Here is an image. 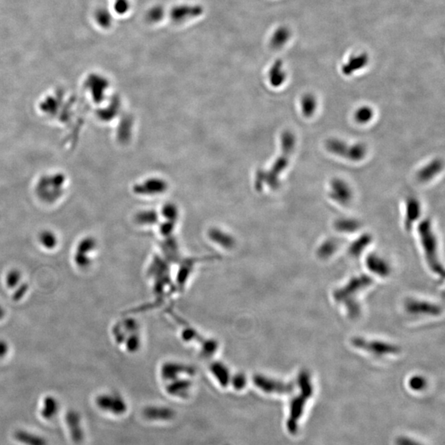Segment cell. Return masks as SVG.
<instances>
[{"mask_svg":"<svg viewBox=\"0 0 445 445\" xmlns=\"http://www.w3.org/2000/svg\"><path fill=\"white\" fill-rule=\"evenodd\" d=\"M372 283L373 280L370 277L366 275H361L351 279L344 287L338 289L334 293L335 301L343 303L347 307L350 318L354 319L360 315V305L356 301V295L362 290L372 285Z\"/></svg>","mask_w":445,"mask_h":445,"instance_id":"cell-1","label":"cell"},{"mask_svg":"<svg viewBox=\"0 0 445 445\" xmlns=\"http://www.w3.org/2000/svg\"><path fill=\"white\" fill-rule=\"evenodd\" d=\"M298 384L300 387L301 392L291 401L290 418L288 419L286 424L289 432L293 434H296L298 431V421L303 415L306 401L310 399L314 393L310 375L306 372H302L299 374Z\"/></svg>","mask_w":445,"mask_h":445,"instance_id":"cell-2","label":"cell"},{"mask_svg":"<svg viewBox=\"0 0 445 445\" xmlns=\"http://www.w3.org/2000/svg\"><path fill=\"white\" fill-rule=\"evenodd\" d=\"M419 233L428 265L434 273L443 276V266L439 262L437 254L436 237L433 232L430 220H426L421 222L419 225Z\"/></svg>","mask_w":445,"mask_h":445,"instance_id":"cell-3","label":"cell"},{"mask_svg":"<svg viewBox=\"0 0 445 445\" xmlns=\"http://www.w3.org/2000/svg\"><path fill=\"white\" fill-rule=\"evenodd\" d=\"M295 147V137L290 131H285L282 135V154L268 174L267 181L272 188L279 186V176L287 167L290 156Z\"/></svg>","mask_w":445,"mask_h":445,"instance_id":"cell-4","label":"cell"},{"mask_svg":"<svg viewBox=\"0 0 445 445\" xmlns=\"http://www.w3.org/2000/svg\"><path fill=\"white\" fill-rule=\"evenodd\" d=\"M326 148L331 154L354 162L362 160L367 154L366 147L363 144L349 145L337 139H331L327 141Z\"/></svg>","mask_w":445,"mask_h":445,"instance_id":"cell-5","label":"cell"},{"mask_svg":"<svg viewBox=\"0 0 445 445\" xmlns=\"http://www.w3.org/2000/svg\"><path fill=\"white\" fill-rule=\"evenodd\" d=\"M352 345L356 348L362 349L376 355H389V354H397L400 349L394 345L388 344L385 342L378 340H365L364 338H354L351 340Z\"/></svg>","mask_w":445,"mask_h":445,"instance_id":"cell-6","label":"cell"},{"mask_svg":"<svg viewBox=\"0 0 445 445\" xmlns=\"http://www.w3.org/2000/svg\"><path fill=\"white\" fill-rule=\"evenodd\" d=\"M253 381L257 388L265 393L286 394L294 391V386L293 384H285L284 382L264 377L262 375H257L253 379Z\"/></svg>","mask_w":445,"mask_h":445,"instance_id":"cell-7","label":"cell"},{"mask_svg":"<svg viewBox=\"0 0 445 445\" xmlns=\"http://www.w3.org/2000/svg\"><path fill=\"white\" fill-rule=\"evenodd\" d=\"M330 196L337 203L348 204L352 198V191L344 181L334 179L330 184Z\"/></svg>","mask_w":445,"mask_h":445,"instance_id":"cell-8","label":"cell"},{"mask_svg":"<svg viewBox=\"0 0 445 445\" xmlns=\"http://www.w3.org/2000/svg\"><path fill=\"white\" fill-rule=\"evenodd\" d=\"M97 404L100 407L102 408L101 410L110 412L111 413H112V406H115L116 415L123 414L126 410L125 401L119 396L115 397V395H101V397L97 398Z\"/></svg>","mask_w":445,"mask_h":445,"instance_id":"cell-9","label":"cell"},{"mask_svg":"<svg viewBox=\"0 0 445 445\" xmlns=\"http://www.w3.org/2000/svg\"><path fill=\"white\" fill-rule=\"evenodd\" d=\"M406 310L410 314H427V315H439L442 312L439 305L424 302V301L410 300L406 305Z\"/></svg>","mask_w":445,"mask_h":445,"instance_id":"cell-10","label":"cell"},{"mask_svg":"<svg viewBox=\"0 0 445 445\" xmlns=\"http://www.w3.org/2000/svg\"><path fill=\"white\" fill-rule=\"evenodd\" d=\"M443 168V162L440 159H434L429 162L418 172L417 179L421 182H428L432 180Z\"/></svg>","mask_w":445,"mask_h":445,"instance_id":"cell-11","label":"cell"},{"mask_svg":"<svg viewBox=\"0 0 445 445\" xmlns=\"http://www.w3.org/2000/svg\"><path fill=\"white\" fill-rule=\"evenodd\" d=\"M368 63V56L365 53L353 55L349 59L348 62L342 66V72L345 75H352L355 71L364 68Z\"/></svg>","mask_w":445,"mask_h":445,"instance_id":"cell-12","label":"cell"},{"mask_svg":"<svg viewBox=\"0 0 445 445\" xmlns=\"http://www.w3.org/2000/svg\"><path fill=\"white\" fill-rule=\"evenodd\" d=\"M421 215V204L416 198L410 197L406 201V214L405 219V227L410 230L413 223L420 217Z\"/></svg>","mask_w":445,"mask_h":445,"instance_id":"cell-13","label":"cell"},{"mask_svg":"<svg viewBox=\"0 0 445 445\" xmlns=\"http://www.w3.org/2000/svg\"><path fill=\"white\" fill-rule=\"evenodd\" d=\"M367 265L371 271L381 277H387L390 272L388 264L383 259L380 258L374 254L368 256L367 258Z\"/></svg>","mask_w":445,"mask_h":445,"instance_id":"cell-14","label":"cell"},{"mask_svg":"<svg viewBox=\"0 0 445 445\" xmlns=\"http://www.w3.org/2000/svg\"><path fill=\"white\" fill-rule=\"evenodd\" d=\"M290 38V31L285 26L279 27L275 31L270 39V46L272 48L281 49L283 47Z\"/></svg>","mask_w":445,"mask_h":445,"instance_id":"cell-15","label":"cell"},{"mask_svg":"<svg viewBox=\"0 0 445 445\" xmlns=\"http://www.w3.org/2000/svg\"><path fill=\"white\" fill-rule=\"evenodd\" d=\"M201 12L200 8H193V7L182 6L180 8H176L172 12L173 19L176 22H182L187 18H191L196 14H200Z\"/></svg>","mask_w":445,"mask_h":445,"instance_id":"cell-16","label":"cell"},{"mask_svg":"<svg viewBox=\"0 0 445 445\" xmlns=\"http://www.w3.org/2000/svg\"><path fill=\"white\" fill-rule=\"evenodd\" d=\"M269 76H270V83L275 87H279L283 84L285 80V77H286V75H285V72L283 70V62L280 59L277 60L270 69Z\"/></svg>","mask_w":445,"mask_h":445,"instance_id":"cell-17","label":"cell"},{"mask_svg":"<svg viewBox=\"0 0 445 445\" xmlns=\"http://www.w3.org/2000/svg\"><path fill=\"white\" fill-rule=\"evenodd\" d=\"M301 109L303 116L310 117L317 109V100L312 94H306L301 100Z\"/></svg>","mask_w":445,"mask_h":445,"instance_id":"cell-18","label":"cell"},{"mask_svg":"<svg viewBox=\"0 0 445 445\" xmlns=\"http://www.w3.org/2000/svg\"><path fill=\"white\" fill-rule=\"evenodd\" d=\"M371 242V237L368 235H363L360 238L358 239L357 241H355L352 245L350 247L349 252L354 257H358L359 255L361 254L364 248L369 244Z\"/></svg>","mask_w":445,"mask_h":445,"instance_id":"cell-19","label":"cell"},{"mask_svg":"<svg viewBox=\"0 0 445 445\" xmlns=\"http://www.w3.org/2000/svg\"><path fill=\"white\" fill-rule=\"evenodd\" d=\"M360 227L359 222L351 219H344V220H338L335 223V228L340 232H355Z\"/></svg>","mask_w":445,"mask_h":445,"instance_id":"cell-20","label":"cell"},{"mask_svg":"<svg viewBox=\"0 0 445 445\" xmlns=\"http://www.w3.org/2000/svg\"><path fill=\"white\" fill-rule=\"evenodd\" d=\"M338 248V242L335 239H329L325 242L318 249V256L320 257H328L333 254Z\"/></svg>","mask_w":445,"mask_h":445,"instance_id":"cell-21","label":"cell"},{"mask_svg":"<svg viewBox=\"0 0 445 445\" xmlns=\"http://www.w3.org/2000/svg\"><path fill=\"white\" fill-rule=\"evenodd\" d=\"M373 116V112L368 107H363L356 111L355 114V121L360 124L369 122Z\"/></svg>","mask_w":445,"mask_h":445,"instance_id":"cell-22","label":"cell"},{"mask_svg":"<svg viewBox=\"0 0 445 445\" xmlns=\"http://www.w3.org/2000/svg\"><path fill=\"white\" fill-rule=\"evenodd\" d=\"M409 386L414 391L423 390L426 388V382L425 379L420 376H416L410 379L409 381Z\"/></svg>","mask_w":445,"mask_h":445,"instance_id":"cell-23","label":"cell"},{"mask_svg":"<svg viewBox=\"0 0 445 445\" xmlns=\"http://www.w3.org/2000/svg\"><path fill=\"white\" fill-rule=\"evenodd\" d=\"M20 281V275L18 271L11 272L9 273V276L7 277V284L10 287H13L16 285H18V281Z\"/></svg>","mask_w":445,"mask_h":445,"instance_id":"cell-24","label":"cell"},{"mask_svg":"<svg viewBox=\"0 0 445 445\" xmlns=\"http://www.w3.org/2000/svg\"><path fill=\"white\" fill-rule=\"evenodd\" d=\"M161 17H162V9H161L160 8H155V9H153L151 11L149 12V18H148L150 21L156 22Z\"/></svg>","mask_w":445,"mask_h":445,"instance_id":"cell-25","label":"cell"},{"mask_svg":"<svg viewBox=\"0 0 445 445\" xmlns=\"http://www.w3.org/2000/svg\"><path fill=\"white\" fill-rule=\"evenodd\" d=\"M396 443L397 445H423L407 437H400L396 441Z\"/></svg>","mask_w":445,"mask_h":445,"instance_id":"cell-26","label":"cell"},{"mask_svg":"<svg viewBox=\"0 0 445 445\" xmlns=\"http://www.w3.org/2000/svg\"><path fill=\"white\" fill-rule=\"evenodd\" d=\"M235 388H243L246 385L245 378L243 375H237V377L235 378L234 383Z\"/></svg>","mask_w":445,"mask_h":445,"instance_id":"cell-27","label":"cell"},{"mask_svg":"<svg viewBox=\"0 0 445 445\" xmlns=\"http://www.w3.org/2000/svg\"><path fill=\"white\" fill-rule=\"evenodd\" d=\"M7 351H8L7 345L5 344V342H0V356L5 355Z\"/></svg>","mask_w":445,"mask_h":445,"instance_id":"cell-28","label":"cell"},{"mask_svg":"<svg viewBox=\"0 0 445 445\" xmlns=\"http://www.w3.org/2000/svg\"><path fill=\"white\" fill-rule=\"evenodd\" d=\"M3 315H4V311H3L2 309L0 307V318H3Z\"/></svg>","mask_w":445,"mask_h":445,"instance_id":"cell-29","label":"cell"}]
</instances>
